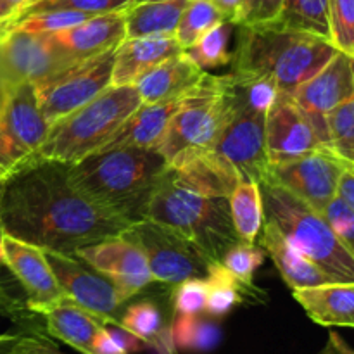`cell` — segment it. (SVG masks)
<instances>
[{
	"instance_id": "14",
	"label": "cell",
	"mask_w": 354,
	"mask_h": 354,
	"mask_svg": "<svg viewBox=\"0 0 354 354\" xmlns=\"http://www.w3.org/2000/svg\"><path fill=\"white\" fill-rule=\"evenodd\" d=\"M348 168L349 165L344 159L324 145L289 162L272 165L268 175L313 209L324 213L325 207L337 197L339 183Z\"/></svg>"
},
{
	"instance_id": "5",
	"label": "cell",
	"mask_w": 354,
	"mask_h": 354,
	"mask_svg": "<svg viewBox=\"0 0 354 354\" xmlns=\"http://www.w3.org/2000/svg\"><path fill=\"white\" fill-rule=\"evenodd\" d=\"M265 218L334 282L354 283V256L324 213L313 209L270 175L259 182Z\"/></svg>"
},
{
	"instance_id": "25",
	"label": "cell",
	"mask_w": 354,
	"mask_h": 354,
	"mask_svg": "<svg viewBox=\"0 0 354 354\" xmlns=\"http://www.w3.org/2000/svg\"><path fill=\"white\" fill-rule=\"evenodd\" d=\"M180 100L182 99L158 104L142 102L140 107L131 113V116L121 124L120 130L100 151L123 147L158 149L173 114L178 109Z\"/></svg>"
},
{
	"instance_id": "10",
	"label": "cell",
	"mask_w": 354,
	"mask_h": 354,
	"mask_svg": "<svg viewBox=\"0 0 354 354\" xmlns=\"http://www.w3.org/2000/svg\"><path fill=\"white\" fill-rule=\"evenodd\" d=\"M78 62L66 54L50 33H35L10 26L0 33V76L9 90L23 83H37Z\"/></svg>"
},
{
	"instance_id": "19",
	"label": "cell",
	"mask_w": 354,
	"mask_h": 354,
	"mask_svg": "<svg viewBox=\"0 0 354 354\" xmlns=\"http://www.w3.org/2000/svg\"><path fill=\"white\" fill-rule=\"evenodd\" d=\"M50 37L76 62L86 61L107 50H114L127 38L124 12L118 10L92 16L68 30L50 33Z\"/></svg>"
},
{
	"instance_id": "35",
	"label": "cell",
	"mask_w": 354,
	"mask_h": 354,
	"mask_svg": "<svg viewBox=\"0 0 354 354\" xmlns=\"http://www.w3.org/2000/svg\"><path fill=\"white\" fill-rule=\"evenodd\" d=\"M137 2L138 0H40V2H35L31 3L30 7H26V9L21 12V16L17 17V21L24 16H30V14L44 12V10H57V9L80 10V12L99 16V14L124 10Z\"/></svg>"
},
{
	"instance_id": "12",
	"label": "cell",
	"mask_w": 354,
	"mask_h": 354,
	"mask_svg": "<svg viewBox=\"0 0 354 354\" xmlns=\"http://www.w3.org/2000/svg\"><path fill=\"white\" fill-rule=\"evenodd\" d=\"M265 118V114L256 113L234 99V107L227 121L221 127L216 140L207 149L214 158L228 166L241 182L249 180L259 183L268 175Z\"/></svg>"
},
{
	"instance_id": "2",
	"label": "cell",
	"mask_w": 354,
	"mask_h": 354,
	"mask_svg": "<svg viewBox=\"0 0 354 354\" xmlns=\"http://www.w3.org/2000/svg\"><path fill=\"white\" fill-rule=\"evenodd\" d=\"M168 161L156 149H107L68 165L73 185L106 209L138 221L152 192L166 171Z\"/></svg>"
},
{
	"instance_id": "36",
	"label": "cell",
	"mask_w": 354,
	"mask_h": 354,
	"mask_svg": "<svg viewBox=\"0 0 354 354\" xmlns=\"http://www.w3.org/2000/svg\"><path fill=\"white\" fill-rule=\"evenodd\" d=\"M265 261V252L256 244H248V242H237L225 252L221 265L232 273L237 280L249 287H254L252 277L256 270Z\"/></svg>"
},
{
	"instance_id": "37",
	"label": "cell",
	"mask_w": 354,
	"mask_h": 354,
	"mask_svg": "<svg viewBox=\"0 0 354 354\" xmlns=\"http://www.w3.org/2000/svg\"><path fill=\"white\" fill-rule=\"evenodd\" d=\"M90 17H92V14L80 12V10H44V12H35L30 14V16L21 17L12 26H19L23 30L35 31V33H55V31H62L71 26H76V24L90 19Z\"/></svg>"
},
{
	"instance_id": "26",
	"label": "cell",
	"mask_w": 354,
	"mask_h": 354,
	"mask_svg": "<svg viewBox=\"0 0 354 354\" xmlns=\"http://www.w3.org/2000/svg\"><path fill=\"white\" fill-rule=\"evenodd\" d=\"M189 0H138L124 9L127 38L175 35Z\"/></svg>"
},
{
	"instance_id": "24",
	"label": "cell",
	"mask_w": 354,
	"mask_h": 354,
	"mask_svg": "<svg viewBox=\"0 0 354 354\" xmlns=\"http://www.w3.org/2000/svg\"><path fill=\"white\" fill-rule=\"evenodd\" d=\"M30 313L41 317L45 328L54 339L66 342L82 354H93V339L104 324L88 311L76 306L71 301L62 299L47 306L35 308L30 310Z\"/></svg>"
},
{
	"instance_id": "30",
	"label": "cell",
	"mask_w": 354,
	"mask_h": 354,
	"mask_svg": "<svg viewBox=\"0 0 354 354\" xmlns=\"http://www.w3.org/2000/svg\"><path fill=\"white\" fill-rule=\"evenodd\" d=\"M176 351L206 353L221 341V330L216 324L203 320L199 315H176L169 325Z\"/></svg>"
},
{
	"instance_id": "21",
	"label": "cell",
	"mask_w": 354,
	"mask_h": 354,
	"mask_svg": "<svg viewBox=\"0 0 354 354\" xmlns=\"http://www.w3.org/2000/svg\"><path fill=\"white\" fill-rule=\"evenodd\" d=\"M182 52L175 35L124 38L114 52L111 85H135L149 69Z\"/></svg>"
},
{
	"instance_id": "18",
	"label": "cell",
	"mask_w": 354,
	"mask_h": 354,
	"mask_svg": "<svg viewBox=\"0 0 354 354\" xmlns=\"http://www.w3.org/2000/svg\"><path fill=\"white\" fill-rule=\"evenodd\" d=\"M3 265L10 270L28 296V310L66 299L45 258L44 249L7 235L3 237Z\"/></svg>"
},
{
	"instance_id": "4",
	"label": "cell",
	"mask_w": 354,
	"mask_h": 354,
	"mask_svg": "<svg viewBox=\"0 0 354 354\" xmlns=\"http://www.w3.org/2000/svg\"><path fill=\"white\" fill-rule=\"evenodd\" d=\"M142 220H152L180 232L207 258L220 263L225 252L241 242L234 228L227 197L206 196L166 171L152 192Z\"/></svg>"
},
{
	"instance_id": "51",
	"label": "cell",
	"mask_w": 354,
	"mask_h": 354,
	"mask_svg": "<svg viewBox=\"0 0 354 354\" xmlns=\"http://www.w3.org/2000/svg\"><path fill=\"white\" fill-rule=\"evenodd\" d=\"M351 62H353V73H354V57H351Z\"/></svg>"
},
{
	"instance_id": "34",
	"label": "cell",
	"mask_w": 354,
	"mask_h": 354,
	"mask_svg": "<svg viewBox=\"0 0 354 354\" xmlns=\"http://www.w3.org/2000/svg\"><path fill=\"white\" fill-rule=\"evenodd\" d=\"M328 23L335 48L354 57V0H328Z\"/></svg>"
},
{
	"instance_id": "48",
	"label": "cell",
	"mask_w": 354,
	"mask_h": 354,
	"mask_svg": "<svg viewBox=\"0 0 354 354\" xmlns=\"http://www.w3.org/2000/svg\"><path fill=\"white\" fill-rule=\"evenodd\" d=\"M9 306H10L9 297L6 296V292H3L2 287H0V308H2V310H7V308H9Z\"/></svg>"
},
{
	"instance_id": "47",
	"label": "cell",
	"mask_w": 354,
	"mask_h": 354,
	"mask_svg": "<svg viewBox=\"0 0 354 354\" xmlns=\"http://www.w3.org/2000/svg\"><path fill=\"white\" fill-rule=\"evenodd\" d=\"M9 86L6 85V82H3V78L0 76V113H2L3 106H6L7 99H9Z\"/></svg>"
},
{
	"instance_id": "39",
	"label": "cell",
	"mask_w": 354,
	"mask_h": 354,
	"mask_svg": "<svg viewBox=\"0 0 354 354\" xmlns=\"http://www.w3.org/2000/svg\"><path fill=\"white\" fill-rule=\"evenodd\" d=\"M283 0H242L237 26H263L279 21Z\"/></svg>"
},
{
	"instance_id": "52",
	"label": "cell",
	"mask_w": 354,
	"mask_h": 354,
	"mask_svg": "<svg viewBox=\"0 0 354 354\" xmlns=\"http://www.w3.org/2000/svg\"><path fill=\"white\" fill-rule=\"evenodd\" d=\"M351 169H353V168H351Z\"/></svg>"
},
{
	"instance_id": "11",
	"label": "cell",
	"mask_w": 354,
	"mask_h": 354,
	"mask_svg": "<svg viewBox=\"0 0 354 354\" xmlns=\"http://www.w3.org/2000/svg\"><path fill=\"white\" fill-rule=\"evenodd\" d=\"M114 52L116 48L69 66L35 85L38 106L48 124H54L66 114L85 106L111 86Z\"/></svg>"
},
{
	"instance_id": "45",
	"label": "cell",
	"mask_w": 354,
	"mask_h": 354,
	"mask_svg": "<svg viewBox=\"0 0 354 354\" xmlns=\"http://www.w3.org/2000/svg\"><path fill=\"white\" fill-rule=\"evenodd\" d=\"M19 335L12 334H0V354H9L10 349H12L14 342L17 341Z\"/></svg>"
},
{
	"instance_id": "49",
	"label": "cell",
	"mask_w": 354,
	"mask_h": 354,
	"mask_svg": "<svg viewBox=\"0 0 354 354\" xmlns=\"http://www.w3.org/2000/svg\"><path fill=\"white\" fill-rule=\"evenodd\" d=\"M3 237H6V230L0 223V263H3Z\"/></svg>"
},
{
	"instance_id": "40",
	"label": "cell",
	"mask_w": 354,
	"mask_h": 354,
	"mask_svg": "<svg viewBox=\"0 0 354 354\" xmlns=\"http://www.w3.org/2000/svg\"><path fill=\"white\" fill-rule=\"evenodd\" d=\"M324 216L354 256V213L351 207L337 196L325 207Z\"/></svg>"
},
{
	"instance_id": "43",
	"label": "cell",
	"mask_w": 354,
	"mask_h": 354,
	"mask_svg": "<svg viewBox=\"0 0 354 354\" xmlns=\"http://www.w3.org/2000/svg\"><path fill=\"white\" fill-rule=\"evenodd\" d=\"M324 354H354V349L341 337V335L332 332Z\"/></svg>"
},
{
	"instance_id": "31",
	"label": "cell",
	"mask_w": 354,
	"mask_h": 354,
	"mask_svg": "<svg viewBox=\"0 0 354 354\" xmlns=\"http://www.w3.org/2000/svg\"><path fill=\"white\" fill-rule=\"evenodd\" d=\"M223 21L227 17L211 0H189L175 30V38L182 50H187L204 33Z\"/></svg>"
},
{
	"instance_id": "15",
	"label": "cell",
	"mask_w": 354,
	"mask_h": 354,
	"mask_svg": "<svg viewBox=\"0 0 354 354\" xmlns=\"http://www.w3.org/2000/svg\"><path fill=\"white\" fill-rule=\"evenodd\" d=\"M310 120L322 145L328 147L327 114L354 97V73L351 57L337 52L324 69L290 95Z\"/></svg>"
},
{
	"instance_id": "27",
	"label": "cell",
	"mask_w": 354,
	"mask_h": 354,
	"mask_svg": "<svg viewBox=\"0 0 354 354\" xmlns=\"http://www.w3.org/2000/svg\"><path fill=\"white\" fill-rule=\"evenodd\" d=\"M228 207L239 239L248 244H256L265 223V207L258 182L242 180L228 196Z\"/></svg>"
},
{
	"instance_id": "44",
	"label": "cell",
	"mask_w": 354,
	"mask_h": 354,
	"mask_svg": "<svg viewBox=\"0 0 354 354\" xmlns=\"http://www.w3.org/2000/svg\"><path fill=\"white\" fill-rule=\"evenodd\" d=\"M14 21H16V14L10 7L9 0H0V33L12 26Z\"/></svg>"
},
{
	"instance_id": "9",
	"label": "cell",
	"mask_w": 354,
	"mask_h": 354,
	"mask_svg": "<svg viewBox=\"0 0 354 354\" xmlns=\"http://www.w3.org/2000/svg\"><path fill=\"white\" fill-rule=\"evenodd\" d=\"M48 130L33 83L14 86L0 113V185L37 158Z\"/></svg>"
},
{
	"instance_id": "13",
	"label": "cell",
	"mask_w": 354,
	"mask_h": 354,
	"mask_svg": "<svg viewBox=\"0 0 354 354\" xmlns=\"http://www.w3.org/2000/svg\"><path fill=\"white\" fill-rule=\"evenodd\" d=\"M44 252L66 299L88 311L104 325H120V310L124 303L107 277L75 254L45 249Z\"/></svg>"
},
{
	"instance_id": "23",
	"label": "cell",
	"mask_w": 354,
	"mask_h": 354,
	"mask_svg": "<svg viewBox=\"0 0 354 354\" xmlns=\"http://www.w3.org/2000/svg\"><path fill=\"white\" fill-rule=\"evenodd\" d=\"M304 313L322 327L354 328V283L330 282L292 290Z\"/></svg>"
},
{
	"instance_id": "33",
	"label": "cell",
	"mask_w": 354,
	"mask_h": 354,
	"mask_svg": "<svg viewBox=\"0 0 354 354\" xmlns=\"http://www.w3.org/2000/svg\"><path fill=\"white\" fill-rule=\"evenodd\" d=\"M328 147L354 169V97L327 114Z\"/></svg>"
},
{
	"instance_id": "16",
	"label": "cell",
	"mask_w": 354,
	"mask_h": 354,
	"mask_svg": "<svg viewBox=\"0 0 354 354\" xmlns=\"http://www.w3.org/2000/svg\"><path fill=\"white\" fill-rule=\"evenodd\" d=\"M75 256L107 277L123 303L154 282L144 252L123 234L83 245L76 249Z\"/></svg>"
},
{
	"instance_id": "42",
	"label": "cell",
	"mask_w": 354,
	"mask_h": 354,
	"mask_svg": "<svg viewBox=\"0 0 354 354\" xmlns=\"http://www.w3.org/2000/svg\"><path fill=\"white\" fill-rule=\"evenodd\" d=\"M211 2L225 14L227 21H230L232 24H239L242 0H211Z\"/></svg>"
},
{
	"instance_id": "1",
	"label": "cell",
	"mask_w": 354,
	"mask_h": 354,
	"mask_svg": "<svg viewBox=\"0 0 354 354\" xmlns=\"http://www.w3.org/2000/svg\"><path fill=\"white\" fill-rule=\"evenodd\" d=\"M0 223L7 235L45 251L76 249L121 235L131 221L83 196L68 165L33 159L0 185Z\"/></svg>"
},
{
	"instance_id": "22",
	"label": "cell",
	"mask_w": 354,
	"mask_h": 354,
	"mask_svg": "<svg viewBox=\"0 0 354 354\" xmlns=\"http://www.w3.org/2000/svg\"><path fill=\"white\" fill-rule=\"evenodd\" d=\"M259 244L270 254V258L275 263L277 270L282 275L283 282L292 290L304 289V287L322 286V283H330L334 280L324 272L318 265H315L311 259H308L282 232L279 230L275 223L265 218V223L261 228V237Z\"/></svg>"
},
{
	"instance_id": "20",
	"label": "cell",
	"mask_w": 354,
	"mask_h": 354,
	"mask_svg": "<svg viewBox=\"0 0 354 354\" xmlns=\"http://www.w3.org/2000/svg\"><path fill=\"white\" fill-rule=\"evenodd\" d=\"M206 75L185 50L159 62L135 82L138 95L144 104L168 102L182 99Z\"/></svg>"
},
{
	"instance_id": "17",
	"label": "cell",
	"mask_w": 354,
	"mask_h": 354,
	"mask_svg": "<svg viewBox=\"0 0 354 354\" xmlns=\"http://www.w3.org/2000/svg\"><path fill=\"white\" fill-rule=\"evenodd\" d=\"M266 156L272 165H282L324 147L313 127L290 95L280 93L265 118Z\"/></svg>"
},
{
	"instance_id": "28",
	"label": "cell",
	"mask_w": 354,
	"mask_h": 354,
	"mask_svg": "<svg viewBox=\"0 0 354 354\" xmlns=\"http://www.w3.org/2000/svg\"><path fill=\"white\" fill-rule=\"evenodd\" d=\"M206 282L207 301L204 313H207L209 317L221 318L230 313L235 306L244 303L248 297H254V299L259 297L256 287L242 283L221 263H214Z\"/></svg>"
},
{
	"instance_id": "8",
	"label": "cell",
	"mask_w": 354,
	"mask_h": 354,
	"mask_svg": "<svg viewBox=\"0 0 354 354\" xmlns=\"http://www.w3.org/2000/svg\"><path fill=\"white\" fill-rule=\"evenodd\" d=\"M123 235L144 252L154 282L175 287L189 279H207L216 263L180 232L152 220L133 221Z\"/></svg>"
},
{
	"instance_id": "46",
	"label": "cell",
	"mask_w": 354,
	"mask_h": 354,
	"mask_svg": "<svg viewBox=\"0 0 354 354\" xmlns=\"http://www.w3.org/2000/svg\"><path fill=\"white\" fill-rule=\"evenodd\" d=\"M28 2H30V0H9V3H10V7H12L14 14H16V21H17V17L21 16V12L26 9ZM16 21H14V23H16Z\"/></svg>"
},
{
	"instance_id": "41",
	"label": "cell",
	"mask_w": 354,
	"mask_h": 354,
	"mask_svg": "<svg viewBox=\"0 0 354 354\" xmlns=\"http://www.w3.org/2000/svg\"><path fill=\"white\" fill-rule=\"evenodd\" d=\"M337 196L351 207V211L354 213V169L348 168L344 171L341 183H339Z\"/></svg>"
},
{
	"instance_id": "50",
	"label": "cell",
	"mask_w": 354,
	"mask_h": 354,
	"mask_svg": "<svg viewBox=\"0 0 354 354\" xmlns=\"http://www.w3.org/2000/svg\"><path fill=\"white\" fill-rule=\"evenodd\" d=\"M35 2H40V0H30V2H28V6H26V7H30L31 3H35Z\"/></svg>"
},
{
	"instance_id": "32",
	"label": "cell",
	"mask_w": 354,
	"mask_h": 354,
	"mask_svg": "<svg viewBox=\"0 0 354 354\" xmlns=\"http://www.w3.org/2000/svg\"><path fill=\"white\" fill-rule=\"evenodd\" d=\"M234 26L235 24H232L230 21H223V23L216 24L207 33H204L192 47L187 48L185 52L204 71L228 66L234 59V54L228 48V40H230Z\"/></svg>"
},
{
	"instance_id": "3",
	"label": "cell",
	"mask_w": 354,
	"mask_h": 354,
	"mask_svg": "<svg viewBox=\"0 0 354 354\" xmlns=\"http://www.w3.org/2000/svg\"><path fill=\"white\" fill-rule=\"evenodd\" d=\"M337 52L327 38L272 23L241 26L237 52L232 62L234 71L266 76L280 93L292 95L303 83L324 69Z\"/></svg>"
},
{
	"instance_id": "6",
	"label": "cell",
	"mask_w": 354,
	"mask_h": 354,
	"mask_svg": "<svg viewBox=\"0 0 354 354\" xmlns=\"http://www.w3.org/2000/svg\"><path fill=\"white\" fill-rule=\"evenodd\" d=\"M135 85H111L95 99L50 124L35 159L75 165L100 151L140 107Z\"/></svg>"
},
{
	"instance_id": "7",
	"label": "cell",
	"mask_w": 354,
	"mask_h": 354,
	"mask_svg": "<svg viewBox=\"0 0 354 354\" xmlns=\"http://www.w3.org/2000/svg\"><path fill=\"white\" fill-rule=\"evenodd\" d=\"M234 107L228 75H204L203 80L182 97L162 140L156 151L169 166L207 151Z\"/></svg>"
},
{
	"instance_id": "29",
	"label": "cell",
	"mask_w": 354,
	"mask_h": 354,
	"mask_svg": "<svg viewBox=\"0 0 354 354\" xmlns=\"http://www.w3.org/2000/svg\"><path fill=\"white\" fill-rule=\"evenodd\" d=\"M277 24L330 40L328 0H283Z\"/></svg>"
},
{
	"instance_id": "38",
	"label": "cell",
	"mask_w": 354,
	"mask_h": 354,
	"mask_svg": "<svg viewBox=\"0 0 354 354\" xmlns=\"http://www.w3.org/2000/svg\"><path fill=\"white\" fill-rule=\"evenodd\" d=\"M207 282L206 279H189L175 286L173 308L176 315H201L206 311Z\"/></svg>"
}]
</instances>
